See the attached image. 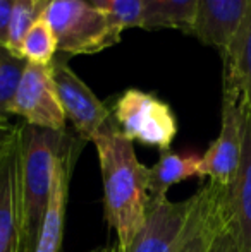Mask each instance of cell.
<instances>
[{"mask_svg":"<svg viewBox=\"0 0 251 252\" xmlns=\"http://www.w3.org/2000/svg\"><path fill=\"white\" fill-rule=\"evenodd\" d=\"M91 143L100 161L105 220L117 235L121 252H129L151 201L150 168L138 159L133 141L121 132L115 120Z\"/></svg>","mask_w":251,"mask_h":252,"instance_id":"1","label":"cell"},{"mask_svg":"<svg viewBox=\"0 0 251 252\" xmlns=\"http://www.w3.org/2000/svg\"><path fill=\"white\" fill-rule=\"evenodd\" d=\"M21 251L35 252L50 202L59 166L77 155V141L67 130L21 124ZM83 141V139H81Z\"/></svg>","mask_w":251,"mask_h":252,"instance_id":"2","label":"cell"},{"mask_svg":"<svg viewBox=\"0 0 251 252\" xmlns=\"http://www.w3.org/2000/svg\"><path fill=\"white\" fill-rule=\"evenodd\" d=\"M43 17L66 55H95L121 41L114 21L86 0H52Z\"/></svg>","mask_w":251,"mask_h":252,"instance_id":"3","label":"cell"},{"mask_svg":"<svg viewBox=\"0 0 251 252\" xmlns=\"http://www.w3.org/2000/svg\"><path fill=\"white\" fill-rule=\"evenodd\" d=\"M114 120L127 139L169 151L178 136V119L171 105L138 88H129L114 105Z\"/></svg>","mask_w":251,"mask_h":252,"instance_id":"4","label":"cell"},{"mask_svg":"<svg viewBox=\"0 0 251 252\" xmlns=\"http://www.w3.org/2000/svg\"><path fill=\"white\" fill-rule=\"evenodd\" d=\"M246 101L236 90L222 88V120L220 132L201 155V179L222 187H231L239 172V163L245 143Z\"/></svg>","mask_w":251,"mask_h":252,"instance_id":"5","label":"cell"},{"mask_svg":"<svg viewBox=\"0 0 251 252\" xmlns=\"http://www.w3.org/2000/svg\"><path fill=\"white\" fill-rule=\"evenodd\" d=\"M50 65L55 91L66 119L71 120L79 139L93 141L114 120V115L64 60L54 59Z\"/></svg>","mask_w":251,"mask_h":252,"instance_id":"6","label":"cell"},{"mask_svg":"<svg viewBox=\"0 0 251 252\" xmlns=\"http://www.w3.org/2000/svg\"><path fill=\"white\" fill-rule=\"evenodd\" d=\"M9 113L23 117L28 126L66 130L67 119L55 91L52 65L26 62Z\"/></svg>","mask_w":251,"mask_h":252,"instance_id":"7","label":"cell"},{"mask_svg":"<svg viewBox=\"0 0 251 252\" xmlns=\"http://www.w3.org/2000/svg\"><path fill=\"white\" fill-rule=\"evenodd\" d=\"M191 208L193 196L178 202L167 197L151 199L144 225L138 232L129 252H179Z\"/></svg>","mask_w":251,"mask_h":252,"instance_id":"8","label":"cell"},{"mask_svg":"<svg viewBox=\"0 0 251 252\" xmlns=\"http://www.w3.org/2000/svg\"><path fill=\"white\" fill-rule=\"evenodd\" d=\"M21 251V141L0 155V252Z\"/></svg>","mask_w":251,"mask_h":252,"instance_id":"9","label":"cell"},{"mask_svg":"<svg viewBox=\"0 0 251 252\" xmlns=\"http://www.w3.org/2000/svg\"><path fill=\"white\" fill-rule=\"evenodd\" d=\"M227 208L229 187L208 182L193 194V208L182 233L179 252H208Z\"/></svg>","mask_w":251,"mask_h":252,"instance_id":"10","label":"cell"},{"mask_svg":"<svg viewBox=\"0 0 251 252\" xmlns=\"http://www.w3.org/2000/svg\"><path fill=\"white\" fill-rule=\"evenodd\" d=\"M251 9V0H198L193 34L207 47L224 52Z\"/></svg>","mask_w":251,"mask_h":252,"instance_id":"11","label":"cell"},{"mask_svg":"<svg viewBox=\"0 0 251 252\" xmlns=\"http://www.w3.org/2000/svg\"><path fill=\"white\" fill-rule=\"evenodd\" d=\"M229 208L241 252H251V110L246 105L245 143L234 184L229 187Z\"/></svg>","mask_w":251,"mask_h":252,"instance_id":"12","label":"cell"},{"mask_svg":"<svg viewBox=\"0 0 251 252\" xmlns=\"http://www.w3.org/2000/svg\"><path fill=\"white\" fill-rule=\"evenodd\" d=\"M220 55L224 60V86L238 91L251 110V9Z\"/></svg>","mask_w":251,"mask_h":252,"instance_id":"13","label":"cell"},{"mask_svg":"<svg viewBox=\"0 0 251 252\" xmlns=\"http://www.w3.org/2000/svg\"><path fill=\"white\" fill-rule=\"evenodd\" d=\"M76 155L69 156L66 161L59 166L55 175L54 189H52L50 202H48L47 215H45L43 225H41L38 242L35 252H61L64 239V220H66V202L67 190H69V177L74 166Z\"/></svg>","mask_w":251,"mask_h":252,"instance_id":"14","label":"cell"},{"mask_svg":"<svg viewBox=\"0 0 251 252\" xmlns=\"http://www.w3.org/2000/svg\"><path fill=\"white\" fill-rule=\"evenodd\" d=\"M198 177L201 179V156L198 153L162 151L158 161L150 168V196L151 199L167 197V190L182 180Z\"/></svg>","mask_w":251,"mask_h":252,"instance_id":"15","label":"cell"},{"mask_svg":"<svg viewBox=\"0 0 251 252\" xmlns=\"http://www.w3.org/2000/svg\"><path fill=\"white\" fill-rule=\"evenodd\" d=\"M143 30H179L191 34L198 0H141Z\"/></svg>","mask_w":251,"mask_h":252,"instance_id":"16","label":"cell"},{"mask_svg":"<svg viewBox=\"0 0 251 252\" xmlns=\"http://www.w3.org/2000/svg\"><path fill=\"white\" fill-rule=\"evenodd\" d=\"M52 0H14L12 14H10L9 33H7L5 48L12 55L21 57V45L28 31L33 28L36 21L43 17L48 3Z\"/></svg>","mask_w":251,"mask_h":252,"instance_id":"17","label":"cell"},{"mask_svg":"<svg viewBox=\"0 0 251 252\" xmlns=\"http://www.w3.org/2000/svg\"><path fill=\"white\" fill-rule=\"evenodd\" d=\"M59 52V43L55 38L54 30L50 28L48 21L41 17L33 24L28 34L24 36L21 45V59L30 63H40V65H50L54 62V55Z\"/></svg>","mask_w":251,"mask_h":252,"instance_id":"18","label":"cell"},{"mask_svg":"<svg viewBox=\"0 0 251 252\" xmlns=\"http://www.w3.org/2000/svg\"><path fill=\"white\" fill-rule=\"evenodd\" d=\"M24 67H26V60L12 55L7 48L0 47V120L9 115Z\"/></svg>","mask_w":251,"mask_h":252,"instance_id":"19","label":"cell"},{"mask_svg":"<svg viewBox=\"0 0 251 252\" xmlns=\"http://www.w3.org/2000/svg\"><path fill=\"white\" fill-rule=\"evenodd\" d=\"M108 16L121 31L143 28V2L141 0H86Z\"/></svg>","mask_w":251,"mask_h":252,"instance_id":"20","label":"cell"},{"mask_svg":"<svg viewBox=\"0 0 251 252\" xmlns=\"http://www.w3.org/2000/svg\"><path fill=\"white\" fill-rule=\"evenodd\" d=\"M208 252H241L238 239H236L234 225H232L231 208H227V211H225L224 218H222L220 225L215 232L214 240L208 247Z\"/></svg>","mask_w":251,"mask_h":252,"instance_id":"21","label":"cell"},{"mask_svg":"<svg viewBox=\"0 0 251 252\" xmlns=\"http://www.w3.org/2000/svg\"><path fill=\"white\" fill-rule=\"evenodd\" d=\"M12 7H14V0H0V47L3 48H5L7 33H9Z\"/></svg>","mask_w":251,"mask_h":252,"instance_id":"22","label":"cell"},{"mask_svg":"<svg viewBox=\"0 0 251 252\" xmlns=\"http://www.w3.org/2000/svg\"><path fill=\"white\" fill-rule=\"evenodd\" d=\"M17 132H19V126H12V124L0 120V155L12 146V143L16 141Z\"/></svg>","mask_w":251,"mask_h":252,"instance_id":"23","label":"cell"},{"mask_svg":"<svg viewBox=\"0 0 251 252\" xmlns=\"http://www.w3.org/2000/svg\"><path fill=\"white\" fill-rule=\"evenodd\" d=\"M102 252H121V249L117 247V244H112V246H105Z\"/></svg>","mask_w":251,"mask_h":252,"instance_id":"24","label":"cell"},{"mask_svg":"<svg viewBox=\"0 0 251 252\" xmlns=\"http://www.w3.org/2000/svg\"><path fill=\"white\" fill-rule=\"evenodd\" d=\"M102 249H104V247H97V249H93L91 252H102Z\"/></svg>","mask_w":251,"mask_h":252,"instance_id":"25","label":"cell"}]
</instances>
